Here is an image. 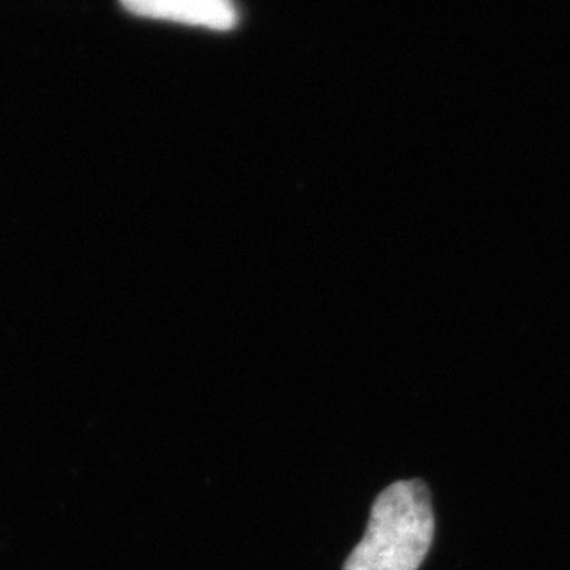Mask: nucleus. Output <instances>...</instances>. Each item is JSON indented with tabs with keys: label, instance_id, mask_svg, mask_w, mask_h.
<instances>
[{
	"label": "nucleus",
	"instance_id": "2",
	"mask_svg": "<svg viewBox=\"0 0 570 570\" xmlns=\"http://www.w3.org/2000/svg\"><path fill=\"white\" fill-rule=\"evenodd\" d=\"M134 16L181 22L212 30H232L239 21L232 0H121Z\"/></svg>",
	"mask_w": 570,
	"mask_h": 570
},
{
	"label": "nucleus",
	"instance_id": "1",
	"mask_svg": "<svg viewBox=\"0 0 570 570\" xmlns=\"http://www.w3.org/2000/svg\"><path fill=\"white\" fill-rule=\"evenodd\" d=\"M435 521L426 485L396 482L379 494L367 532L343 570H417L432 547Z\"/></svg>",
	"mask_w": 570,
	"mask_h": 570
}]
</instances>
